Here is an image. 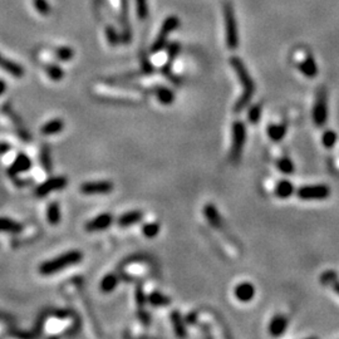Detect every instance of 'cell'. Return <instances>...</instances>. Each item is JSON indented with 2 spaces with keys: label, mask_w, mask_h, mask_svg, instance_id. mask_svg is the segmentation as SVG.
I'll use <instances>...</instances> for the list:
<instances>
[{
  "label": "cell",
  "mask_w": 339,
  "mask_h": 339,
  "mask_svg": "<svg viewBox=\"0 0 339 339\" xmlns=\"http://www.w3.org/2000/svg\"><path fill=\"white\" fill-rule=\"evenodd\" d=\"M231 66L235 69L237 77H239V80L242 84L241 97L237 100V102L235 103L234 107L235 113H241V112L250 104V101L251 98H253L254 92H255V84H254L249 72L246 71L245 66L242 64V62L239 58H233V59H231Z\"/></svg>",
  "instance_id": "obj_1"
},
{
  "label": "cell",
  "mask_w": 339,
  "mask_h": 339,
  "mask_svg": "<svg viewBox=\"0 0 339 339\" xmlns=\"http://www.w3.org/2000/svg\"><path fill=\"white\" fill-rule=\"evenodd\" d=\"M83 255L80 251L72 250L68 253H64L59 257L54 258V259L48 260V261L43 262L39 266V273L42 275H52V274L59 273V271L64 270L66 268L72 265H76L82 260Z\"/></svg>",
  "instance_id": "obj_2"
},
{
  "label": "cell",
  "mask_w": 339,
  "mask_h": 339,
  "mask_svg": "<svg viewBox=\"0 0 339 339\" xmlns=\"http://www.w3.org/2000/svg\"><path fill=\"white\" fill-rule=\"evenodd\" d=\"M246 142V127L241 121H235L233 123V143L230 150V160L233 162H239L242 150Z\"/></svg>",
  "instance_id": "obj_3"
},
{
  "label": "cell",
  "mask_w": 339,
  "mask_h": 339,
  "mask_svg": "<svg viewBox=\"0 0 339 339\" xmlns=\"http://www.w3.org/2000/svg\"><path fill=\"white\" fill-rule=\"evenodd\" d=\"M331 188L327 185H305L298 188L296 195L303 201H319L331 196Z\"/></svg>",
  "instance_id": "obj_4"
},
{
  "label": "cell",
  "mask_w": 339,
  "mask_h": 339,
  "mask_svg": "<svg viewBox=\"0 0 339 339\" xmlns=\"http://www.w3.org/2000/svg\"><path fill=\"white\" fill-rule=\"evenodd\" d=\"M67 185H68V180H67L66 177H51L49 180L44 181L42 185L38 186V188L35 190V195L39 197H44L53 191L63 190Z\"/></svg>",
  "instance_id": "obj_5"
},
{
  "label": "cell",
  "mask_w": 339,
  "mask_h": 339,
  "mask_svg": "<svg viewBox=\"0 0 339 339\" xmlns=\"http://www.w3.org/2000/svg\"><path fill=\"white\" fill-rule=\"evenodd\" d=\"M179 24H180V20L177 19L176 17H170L165 20V23H163L160 34H158L156 42H155L154 46H152V52H154V53L161 51V49L165 47L166 39H167L168 34H170L175 28H177Z\"/></svg>",
  "instance_id": "obj_6"
},
{
  "label": "cell",
  "mask_w": 339,
  "mask_h": 339,
  "mask_svg": "<svg viewBox=\"0 0 339 339\" xmlns=\"http://www.w3.org/2000/svg\"><path fill=\"white\" fill-rule=\"evenodd\" d=\"M328 120V105H327V96L325 92L322 91L318 93L315 104L313 108V121L316 126L325 125Z\"/></svg>",
  "instance_id": "obj_7"
},
{
  "label": "cell",
  "mask_w": 339,
  "mask_h": 339,
  "mask_svg": "<svg viewBox=\"0 0 339 339\" xmlns=\"http://www.w3.org/2000/svg\"><path fill=\"white\" fill-rule=\"evenodd\" d=\"M80 191L86 195H102L113 191V183L111 181H93L83 183Z\"/></svg>",
  "instance_id": "obj_8"
},
{
  "label": "cell",
  "mask_w": 339,
  "mask_h": 339,
  "mask_svg": "<svg viewBox=\"0 0 339 339\" xmlns=\"http://www.w3.org/2000/svg\"><path fill=\"white\" fill-rule=\"evenodd\" d=\"M113 222V216L111 214H102L96 216L94 219H92L91 221H88L86 224V230L89 233H93V231H102L105 230L107 228L111 226V224Z\"/></svg>",
  "instance_id": "obj_9"
},
{
  "label": "cell",
  "mask_w": 339,
  "mask_h": 339,
  "mask_svg": "<svg viewBox=\"0 0 339 339\" xmlns=\"http://www.w3.org/2000/svg\"><path fill=\"white\" fill-rule=\"evenodd\" d=\"M31 167V161L26 155L24 154H19L15 158L14 162L12 163V166L9 167L8 174L9 176L15 177L17 175L22 174V172H26L29 171Z\"/></svg>",
  "instance_id": "obj_10"
},
{
  "label": "cell",
  "mask_w": 339,
  "mask_h": 339,
  "mask_svg": "<svg viewBox=\"0 0 339 339\" xmlns=\"http://www.w3.org/2000/svg\"><path fill=\"white\" fill-rule=\"evenodd\" d=\"M234 294L239 302L249 303L255 296V288H254V285L251 283H241V284L236 285Z\"/></svg>",
  "instance_id": "obj_11"
},
{
  "label": "cell",
  "mask_w": 339,
  "mask_h": 339,
  "mask_svg": "<svg viewBox=\"0 0 339 339\" xmlns=\"http://www.w3.org/2000/svg\"><path fill=\"white\" fill-rule=\"evenodd\" d=\"M226 17V31H228V44L230 48H235L237 46V38H236V30H235V24H234V17H233V13L229 9V6L226 8L225 12Z\"/></svg>",
  "instance_id": "obj_12"
},
{
  "label": "cell",
  "mask_w": 339,
  "mask_h": 339,
  "mask_svg": "<svg viewBox=\"0 0 339 339\" xmlns=\"http://www.w3.org/2000/svg\"><path fill=\"white\" fill-rule=\"evenodd\" d=\"M288 327V319L284 315H277L271 319L269 324V333L273 337L282 336Z\"/></svg>",
  "instance_id": "obj_13"
},
{
  "label": "cell",
  "mask_w": 339,
  "mask_h": 339,
  "mask_svg": "<svg viewBox=\"0 0 339 339\" xmlns=\"http://www.w3.org/2000/svg\"><path fill=\"white\" fill-rule=\"evenodd\" d=\"M204 215H205L206 220H208L211 225L214 226V228H216L217 230L221 229V226H222L221 216H220L219 211L216 210V208H215L212 204H206L205 208H204Z\"/></svg>",
  "instance_id": "obj_14"
},
{
  "label": "cell",
  "mask_w": 339,
  "mask_h": 339,
  "mask_svg": "<svg viewBox=\"0 0 339 339\" xmlns=\"http://www.w3.org/2000/svg\"><path fill=\"white\" fill-rule=\"evenodd\" d=\"M143 214L141 211H130V212H126L123 214L120 219L117 220V224L122 228H126V226H131L133 224H137L142 220Z\"/></svg>",
  "instance_id": "obj_15"
},
{
  "label": "cell",
  "mask_w": 339,
  "mask_h": 339,
  "mask_svg": "<svg viewBox=\"0 0 339 339\" xmlns=\"http://www.w3.org/2000/svg\"><path fill=\"white\" fill-rule=\"evenodd\" d=\"M0 67H1L4 71L8 72V73L12 74V76H14V77L19 78L24 74V69L22 68V66L12 62V60L5 59V58H3L1 55H0Z\"/></svg>",
  "instance_id": "obj_16"
},
{
  "label": "cell",
  "mask_w": 339,
  "mask_h": 339,
  "mask_svg": "<svg viewBox=\"0 0 339 339\" xmlns=\"http://www.w3.org/2000/svg\"><path fill=\"white\" fill-rule=\"evenodd\" d=\"M23 230V226L19 222L14 221L12 219H6V217H0V233H12V234H18Z\"/></svg>",
  "instance_id": "obj_17"
},
{
  "label": "cell",
  "mask_w": 339,
  "mask_h": 339,
  "mask_svg": "<svg viewBox=\"0 0 339 339\" xmlns=\"http://www.w3.org/2000/svg\"><path fill=\"white\" fill-rule=\"evenodd\" d=\"M294 194V185L290 181H287V180H283L275 187V195H277L279 199H288L289 196Z\"/></svg>",
  "instance_id": "obj_18"
},
{
  "label": "cell",
  "mask_w": 339,
  "mask_h": 339,
  "mask_svg": "<svg viewBox=\"0 0 339 339\" xmlns=\"http://www.w3.org/2000/svg\"><path fill=\"white\" fill-rule=\"evenodd\" d=\"M63 129H64V122H63L62 120H59V118H55V120H52L49 121V122H47L46 125L42 127V133L46 134V136H48V134H57L59 133V132L63 131Z\"/></svg>",
  "instance_id": "obj_19"
},
{
  "label": "cell",
  "mask_w": 339,
  "mask_h": 339,
  "mask_svg": "<svg viewBox=\"0 0 339 339\" xmlns=\"http://www.w3.org/2000/svg\"><path fill=\"white\" fill-rule=\"evenodd\" d=\"M171 323L174 325L175 333H176L177 337H186V329H185V320L183 319V316L179 312H172L171 313Z\"/></svg>",
  "instance_id": "obj_20"
},
{
  "label": "cell",
  "mask_w": 339,
  "mask_h": 339,
  "mask_svg": "<svg viewBox=\"0 0 339 339\" xmlns=\"http://www.w3.org/2000/svg\"><path fill=\"white\" fill-rule=\"evenodd\" d=\"M266 132H268V136L270 137L271 141H274V142H280L285 137L287 129H285L284 125H269Z\"/></svg>",
  "instance_id": "obj_21"
},
{
  "label": "cell",
  "mask_w": 339,
  "mask_h": 339,
  "mask_svg": "<svg viewBox=\"0 0 339 339\" xmlns=\"http://www.w3.org/2000/svg\"><path fill=\"white\" fill-rule=\"evenodd\" d=\"M299 69L304 76H307V77H309V78L315 77L316 73H318L316 64H315V62L312 59V57H307V59H305L304 62L300 63Z\"/></svg>",
  "instance_id": "obj_22"
},
{
  "label": "cell",
  "mask_w": 339,
  "mask_h": 339,
  "mask_svg": "<svg viewBox=\"0 0 339 339\" xmlns=\"http://www.w3.org/2000/svg\"><path fill=\"white\" fill-rule=\"evenodd\" d=\"M118 285V278L114 275V274H108L105 275L104 278L101 282V290L103 293H112V291L116 289V287Z\"/></svg>",
  "instance_id": "obj_23"
},
{
  "label": "cell",
  "mask_w": 339,
  "mask_h": 339,
  "mask_svg": "<svg viewBox=\"0 0 339 339\" xmlns=\"http://www.w3.org/2000/svg\"><path fill=\"white\" fill-rule=\"evenodd\" d=\"M47 220L52 225H57L60 222V209L59 204L52 203L47 209Z\"/></svg>",
  "instance_id": "obj_24"
},
{
  "label": "cell",
  "mask_w": 339,
  "mask_h": 339,
  "mask_svg": "<svg viewBox=\"0 0 339 339\" xmlns=\"http://www.w3.org/2000/svg\"><path fill=\"white\" fill-rule=\"evenodd\" d=\"M155 92H156L157 100L160 101L162 104H171V103L175 101L174 92L165 88V87H160V88H157Z\"/></svg>",
  "instance_id": "obj_25"
},
{
  "label": "cell",
  "mask_w": 339,
  "mask_h": 339,
  "mask_svg": "<svg viewBox=\"0 0 339 339\" xmlns=\"http://www.w3.org/2000/svg\"><path fill=\"white\" fill-rule=\"evenodd\" d=\"M40 163L43 166V168L46 170L47 174H51L53 165H52V158H51V151H49L48 146H43L42 150H40Z\"/></svg>",
  "instance_id": "obj_26"
},
{
  "label": "cell",
  "mask_w": 339,
  "mask_h": 339,
  "mask_svg": "<svg viewBox=\"0 0 339 339\" xmlns=\"http://www.w3.org/2000/svg\"><path fill=\"white\" fill-rule=\"evenodd\" d=\"M147 300L148 303L151 305H154V307H163V305L170 304V302H171L170 298H167V296L163 295V294L158 293V291H154V293L150 294Z\"/></svg>",
  "instance_id": "obj_27"
},
{
  "label": "cell",
  "mask_w": 339,
  "mask_h": 339,
  "mask_svg": "<svg viewBox=\"0 0 339 339\" xmlns=\"http://www.w3.org/2000/svg\"><path fill=\"white\" fill-rule=\"evenodd\" d=\"M277 166L278 168H279V171L285 175H291L294 172V170H295V166H294L293 161H291L290 158H288V157L279 158L277 162Z\"/></svg>",
  "instance_id": "obj_28"
},
{
  "label": "cell",
  "mask_w": 339,
  "mask_h": 339,
  "mask_svg": "<svg viewBox=\"0 0 339 339\" xmlns=\"http://www.w3.org/2000/svg\"><path fill=\"white\" fill-rule=\"evenodd\" d=\"M261 105L259 104H255V105H251L250 108H249V112H248V120L249 122L253 123V125H257V123H259L260 118H261Z\"/></svg>",
  "instance_id": "obj_29"
},
{
  "label": "cell",
  "mask_w": 339,
  "mask_h": 339,
  "mask_svg": "<svg viewBox=\"0 0 339 339\" xmlns=\"http://www.w3.org/2000/svg\"><path fill=\"white\" fill-rule=\"evenodd\" d=\"M142 233L148 239H152V237H156L160 233V225L156 224V222H150V224H146L142 228Z\"/></svg>",
  "instance_id": "obj_30"
},
{
  "label": "cell",
  "mask_w": 339,
  "mask_h": 339,
  "mask_svg": "<svg viewBox=\"0 0 339 339\" xmlns=\"http://www.w3.org/2000/svg\"><path fill=\"white\" fill-rule=\"evenodd\" d=\"M337 133L334 131H332V130H328V131H325L324 133H323V137H322V143L324 147L327 148H332L334 145H336L337 142Z\"/></svg>",
  "instance_id": "obj_31"
},
{
  "label": "cell",
  "mask_w": 339,
  "mask_h": 339,
  "mask_svg": "<svg viewBox=\"0 0 339 339\" xmlns=\"http://www.w3.org/2000/svg\"><path fill=\"white\" fill-rule=\"evenodd\" d=\"M46 72L53 80H60L63 78V76H64V72H63L58 66H54V64H49V66H47Z\"/></svg>",
  "instance_id": "obj_32"
},
{
  "label": "cell",
  "mask_w": 339,
  "mask_h": 339,
  "mask_svg": "<svg viewBox=\"0 0 339 339\" xmlns=\"http://www.w3.org/2000/svg\"><path fill=\"white\" fill-rule=\"evenodd\" d=\"M136 9L138 18L141 20H145L148 15L147 0H136Z\"/></svg>",
  "instance_id": "obj_33"
},
{
  "label": "cell",
  "mask_w": 339,
  "mask_h": 339,
  "mask_svg": "<svg viewBox=\"0 0 339 339\" xmlns=\"http://www.w3.org/2000/svg\"><path fill=\"white\" fill-rule=\"evenodd\" d=\"M55 55L60 60H71L74 55V52L73 49L68 48V47H62V48H58L55 51Z\"/></svg>",
  "instance_id": "obj_34"
},
{
  "label": "cell",
  "mask_w": 339,
  "mask_h": 339,
  "mask_svg": "<svg viewBox=\"0 0 339 339\" xmlns=\"http://www.w3.org/2000/svg\"><path fill=\"white\" fill-rule=\"evenodd\" d=\"M146 302H147V299H146L142 287L138 285V287L136 288V303H137V307H138V311H145L143 308H145Z\"/></svg>",
  "instance_id": "obj_35"
},
{
  "label": "cell",
  "mask_w": 339,
  "mask_h": 339,
  "mask_svg": "<svg viewBox=\"0 0 339 339\" xmlns=\"http://www.w3.org/2000/svg\"><path fill=\"white\" fill-rule=\"evenodd\" d=\"M34 6L40 14L47 15L51 13V5H49L47 0H34Z\"/></svg>",
  "instance_id": "obj_36"
},
{
  "label": "cell",
  "mask_w": 339,
  "mask_h": 339,
  "mask_svg": "<svg viewBox=\"0 0 339 339\" xmlns=\"http://www.w3.org/2000/svg\"><path fill=\"white\" fill-rule=\"evenodd\" d=\"M105 34H107V39H108V42L112 44V46L118 44V42H120V37H118V34L116 33V30H114L112 26H107V29H105Z\"/></svg>",
  "instance_id": "obj_37"
},
{
  "label": "cell",
  "mask_w": 339,
  "mask_h": 339,
  "mask_svg": "<svg viewBox=\"0 0 339 339\" xmlns=\"http://www.w3.org/2000/svg\"><path fill=\"white\" fill-rule=\"evenodd\" d=\"M142 67L146 73H152L154 72V67L151 66V63L148 62V59L146 57L142 58Z\"/></svg>",
  "instance_id": "obj_38"
},
{
  "label": "cell",
  "mask_w": 339,
  "mask_h": 339,
  "mask_svg": "<svg viewBox=\"0 0 339 339\" xmlns=\"http://www.w3.org/2000/svg\"><path fill=\"white\" fill-rule=\"evenodd\" d=\"M332 289H333V290L336 291V293L339 295V282H333V283H332Z\"/></svg>",
  "instance_id": "obj_39"
},
{
  "label": "cell",
  "mask_w": 339,
  "mask_h": 339,
  "mask_svg": "<svg viewBox=\"0 0 339 339\" xmlns=\"http://www.w3.org/2000/svg\"><path fill=\"white\" fill-rule=\"evenodd\" d=\"M5 89H6V84L3 82V80H0V96L5 92Z\"/></svg>",
  "instance_id": "obj_40"
}]
</instances>
